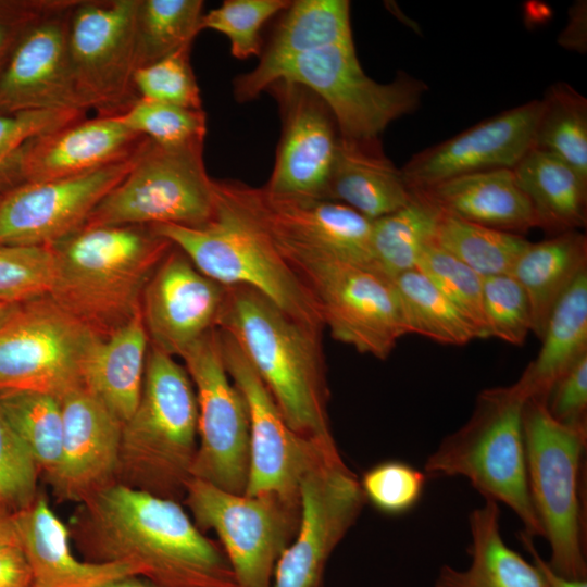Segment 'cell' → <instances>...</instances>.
I'll return each instance as SVG.
<instances>
[{
    "label": "cell",
    "instance_id": "8992f818",
    "mask_svg": "<svg viewBox=\"0 0 587 587\" xmlns=\"http://www.w3.org/2000/svg\"><path fill=\"white\" fill-rule=\"evenodd\" d=\"M216 187V210L202 227L150 228L183 251L205 276L225 286L250 287L294 319L323 329L320 312L296 273L249 215Z\"/></svg>",
    "mask_w": 587,
    "mask_h": 587
},
{
    "label": "cell",
    "instance_id": "f6af8a7d",
    "mask_svg": "<svg viewBox=\"0 0 587 587\" xmlns=\"http://www.w3.org/2000/svg\"><path fill=\"white\" fill-rule=\"evenodd\" d=\"M190 48H183L152 64L138 67L134 74L138 97L202 110L200 88L190 64Z\"/></svg>",
    "mask_w": 587,
    "mask_h": 587
},
{
    "label": "cell",
    "instance_id": "9a60e30c",
    "mask_svg": "<svg viewBox=\"0 0 587 587\" xmlns=\"http://www.w3.org/2000/svg\"><path fill=\"white\" fill-rule=\"evenodd\" d=\"M218 330L226 371L242 395L249 416V473L243 495L300 504V484L324 455H340L295 433L253 366L226 333Z\"/></svg>",
    "mask_w": 587,
    "mask_h": 587
},
{
    "label": "cell",
    "instance_id": "d590c367",
    "mask_svg": "<svg viewBox=\"0 0 587 587\" xmlns=\"http://www.w3.org/2000/svg\"><path fill=\"white\" fill-rule=\"evenodd\" d=\"M540 100L534 149L557 155L587 182V99L570 84L558 82Z\"/></svg>",
    "mask_w": 587,
    "mask_h": 587
},
{
    "label": "cell",
    "instance_id": "7402d4cb",
    "mask_svg": "<svg viewBox=\"0 0 587 587\" xmlns=\"http://www.w3.org/2000/svg\"><path fill=\"white\" fill-rule=\"evenodd\" d=\"M227 287L201 273L174 247L159 263L141 298V315L149 342L182 355L216 328Z\"/></svg>",
    "mask_w": 587,
    "mask_h": 587
},
{
    "label": "cell",
    "instance_id": "5bb4252c",
    "mask_svg": "<svg viewBox=\"0 0 587 587\" xmlns=\"http://www.w3.org/2000/svg\"><path fill=\"white\" fill-rule=\"evenodd\" d=\"M180 359L198 405L199 444L191 477L243 495L249 473V416L246 401L226 371L217 328Z\"/></svg>",
    "mask_w": 587,
    "mask_h": 587
},
{
    "label": "cell",
    "instance_id": "f546056e",
    "mask_svg": "<svg viewBox=\"0 0 587 587\" xmlns=\"http://www.w3.org/2000/svg\"><path fill=\"white\" fill-rule=\"evenodd\" d=\"M471 564L466 570L442 565L434 587H546L538 567L511 549L500 533V508L492 500L469 517Z\"/></svg>",
    "mask_w": 587,
    "mask_h": 587
},
{
    "label": "cell",
    "instance_id": "3957f363",
    "mask_svg": "<svg viewBox=\"0 0 587 587\" xmlns=\"http://www.w3.org/2000/svg\"><path fill=\"white\" fill-rule=\"evenodd\" d=\"M49 297L104 339L140 312L143 290L173 248L150 226L83 227L51 246Z\"/></svg>",
    "mask_w": 587,
    "mask_h": 587
},
{
    "label": "cell",
    "instance_id": "ba28073f",
    "mask_svg": "<svg viewBox=\"0 0 587 587\" xmlns=\"http://www.w3.org/2000/svg\"><path fill=\"white\" fill-rule=\"evenodd\" d=\"M523 430L528 494L551 548L548 564L586 579L579 478L587 432L555 421L537 398L525 402Z\"/></svg>",
    "mask_w": 587,
    "mask_h": 587
},
{
    "label": "cell",
    "instance_id": "83f0119b",
    "mask_svg": "<svg viewBox=\"0 0 587 587\" xmlns=\"http://www.w3.org/2000/svg\"><path fill=\"white\" fill-rule=\"evenodd\" d=\"M444 213L521 235L538 227L533 205L511 168L458 176L420 190Z\"/></svg>",
    "mask_w": 587,
    "mask_h": 587
},
{
    "label": "cell",
    "instance_id": "c3c4849f",
    "mask_svg": "<svg viewBox=\"0 0 587 587\" xmlns=\"http://www.w3.org/2000/svg\"><path fill=\"white\" fill-rule=\"evenodd\" d=\"M85 114L68 110H26L0 114V192L5 193V171L25 143L84 118Z\"/></svg>",
    "mask_w": 587,
    "mask_h": 587
},
{
    "label": "cell",
    "instance_id": "277c9868",
    "mask_svg": "<svg viewBox=\"0 0 587 587\" xmlns=\"http://www.w3.org/2000/svg\"><path fill=\"white\" fill-rule=\"evenodd\" d=\"M197 436V398L185 366L150 345L138 404L122 427L116 483L179 502Z\"/></svg>",
    "mask_w": 587,
    "mask_h": 587
},
{
    "label": "cell",
    "instance_id": "f5cc1de1",
    "mask_svg": "<svg viewBox=\"0 0 587 587\" xmlns=\"http://www.w3.org/2000/svg\"><path fill=\"white\" fill-rule=\"evenodd\" d=\"M559 42L567 48L584 52L586 49V2H576L570 11V21Z\"/></svg>",
    "mask_w": 587,
    "mask_h": 587
},
{
    "label": "cell",
    "instance_id": "9c48e42d",
    "mask_svg": "<svg viewBox=\"0 0 587 587\" xmlns=\"http://www.w3.org/2000/svg\"><path fill=\"white\" fill-rule=\"evenodd\" d=\"M203 145L165 147L146 137L128 173L96 205L84 227L207 225L215 214L217 195L204 166Z\"/></svg>",
    "mask_w": 587,
    "mask_h": 587
},
{
    "label": "cell",
    "instance_id": "1f68e13d",
    "mask_svg": "<svg viewBox=\"0 0 587 587\" xmlns=\"http://www.w3.org/2000/svg\"><path fill=\"white\" fill-rule=\"evenodd\" d=\"M541 340L536 359L516 382L527 400L546 401L557 380L587 353V270L553 307Z\"/></svg>",
    "mask_w": 587,
    "mask_h": 587
},
{
    "label": "cell",
    "instance_id": "cb8c5ba5",
    "mask_svg": "<svg viewBox=\"0 0 587 587\" xmlns=\"http://www.w3.org/2000/svg\"><path fill=\"white\" fill-rule=\"evenodd\" d=\"M61 404V460L48 482L55 497L82 504L116 483L123 423L83 386Z\"/></svg>",
    "mask_w": 587,
    "mask_h": 587
},
{
    "label": "cell",
    "instance_id": "8fae6325",
    "mask_svg": "<svg viewBox=\"0 0 587 587\" xmlns=\"http://www.w3.org/2000/svg\"><path fill=\"white\" fill-rule=\"evenodd\" d=\"M99 339L49 296L20 304L0 326V391L63 398L83 386V367Z\"/></svg>",
    "mask_w": 587,
    "mask_h": 587
},
{
    "label": "cell",
    "instance_id": "44dd1931",
    "mask_svg": "<svg viewBox=\"0 0 587 587\" xmlns=\"http://www.w3.org/2000/svg\"><path fill=\"white\" fill-rule=\"evenodd\" d=\"M76 0L63 2L35 22L0 70V114L26 110L86 112L74 82L67 25Z\"/></svg>",
    "mask_w": 587,
    "mask_h": 587
},
{
    "label": "cell",
    "instance_id": "30bf717a",
    "mask_svg": "<svg viewBox=\"0 0 587 587\" xmlns=\"http://www.w3.org/2000/svg\"><path fill=\"white\" fill-rule=\"evenodd\" d=\"M276 82L304 86L327 107L339 136L374 139L394 121L417 110L427 85L407 73L387 84L369 77L353 40L335 43L286 61L265 78L262 91Z\"/></svg>",
    "mask_w": 587,
    "mask_h": 587
},
{
    "label": "cell",
    "instance_id": "ab89813d",
    "mask_svg": "<svg viewBox=\"0 0 587 587\" xmlns=\"http://www.w3.org/2000/svg\"><path fill=\"white\" fill-rule=\"evenodd\" d=\"M416 270L470 322L478 338H488L483 314V277L434 243L427 245Z\"/></svg>",
    "mask_w": 587,
    "mask_h": 587
},
{
    "label": "cell",
    "instance_id": "836d02e7",
    "mask_svg": "<svg viewBox=\"0 0 587 587\" xmlns=\"http://www.w3.org/2000/svg\"><path fill=\"white\" fill-rule=\"evenodd\" d=\"M403 208L372 221L375 266L389 278L416 268L423 249L433 243L442 211L422 191Z\"/></svg>",
    "mask_w": 587,
    "mask_h": 587
},
{
    "label": "cell",
    "instance_id": "4fadbf2b",
    "mask_svg": "<svg viewBox=\"0 0 587 587\" xmlns=\"http://www.w3.org/2000/svg\"><path fill=\"white\" fill-rule=\"evenodd\" d=\"M138 0H76L70 11L67 50L77 92L100 117L124 114L139 99L136 14Z\"/></svg>",
    "mask_w": 587,
    "mask_h": 587
},
{
    "label": "cell",
    "instance_id": "8d00e7d4",
    "mask_svg": "<svg viewBox=\"0 0 587 587\" xmlns=\"http://www.w3.org/2000/svg\"><path fill=\"white\" fill-rule=\"evenodd\" d=\"M391 280L408 334L452 346L478 338L470 322L419 270L407 271Z\"/></svg>",
    "mask_w": 587,
    "mask_h": 587
},
{
    "label": "cell",
    "instance_id": "680465c9",
    "mask_svg": "<svg viewBox=\"0 0 587 587\" xmlns=\"http://www.w3.org/2000/svg\"><path fill=\"white\" fill-rule=\"evenodd\" d=\"M2 196H3V193L0 192V199H1Z\"/></svg>",
    "mask_w": 587,
    "mask_h": 587
},
{
    "label": "cell",
    "instance_id": "7bdbcfd3",
    "mask_svg": "<svg viewBox=\"0 0 587 587\" xmlns=\"http://www.w3.org/2000/svg\"><path fill=\"white\" fill-rule=\"evenodd\" d=\"M288 0H226L201 18V30L212 29L225 35L230 53L245 60L261 54L260 32L278 12L285 11Z\"/></svg>",
    "mask_w": 587,
    "mask_h": 587
},
{
    "label": "cell",
    "instance_id": "ffe728a7",
    "mask_svg": "<svg viewBox=\"0 0 587 587\" xmlns=\"http://www.w3.org/2000/svg\"><path fill=\"white\" fill-rule=\"evenodd\" d=\"M541 100L503 111L415 153L401 168L410 190L495 168H513L532 149Z\"/></svg>",
    "mask_w": 587,
    "mask_h": 587
},
{
    "label": "cell",
    "instance_id": "e575fe53",
    "mask_svg": "<svg viewBox=\"0 0 587 587\" xmlns=\"http://www.w3.org/2000/svg\"><path fill=\"white\" fill-rule=\"evenodd\" d=\"M0 410L32 452L47 480L57 472L62 452L61 399L35 390L0 391Z\"/></svg>",
    "mask_w": 587,
    "mask_h": 587
},
{
    "label": "cell",
    "instance_id": "db71d44e",
    "mask_svg": "<svg viewBox=\"0 0 587 587\" xmlns=\"http://www.w3.org/2000/svg\"><path fill=\"white\" fill-rule=\"evenodd\" d=\"M520 540L533 558L534 564L540 571L546 587H587L586 579H572L554 572L548 562L544 560L535 548L533 537L521 532Z\"/></svg>",
    "mask_w": 587,
    "mask_h": 587
},
{
    "label": "cell",
    "instance_id": "52a82bcc",
    "mask_svg": "<svg viewBox=\"0 0 587 587\" xmlns=\"http://www.w3.org/2000/svg\"><path fill=\"white\" fill-rule=\"evenodd\" d=\"M273 246L309 291L335 340L385 360L408 334L392 280L376 267L322 250Z\"/></svg>",
    "mask_w": 587,
    "mask_h": 587
},
{
    "label": "cell",
    "instance_id": "bcb514c9",
    "mask_svg": "<svg viewBox=\"0 0 587 587\" xmlns=\"http://www.w3.org/2000/svg\"><path fill=\"white\" fill-rule=\"evenodd\" d=\"M426 480L423 471L403 461L387 460L366 470L359 483L365 501L376 510L400 515L419 503Z\"/></svg>",
    "mask_w": 587,
    "mask_h": 587
},
{
    "label": "cell",
    "instance_id": "ac0fdd59",
    "mask_svg": "<svg viewBox=\"0 0 587 587\" xmlns=\"http://www.w3.org/2000/svg\"><path fill=\"white\" fill-rule=\"evenodd\" d=\"M136 153L79 176L25 183L3 193L0 245L51 247L78 232L128 173Z\"/></svg>",
    "mask_w": 587,
    "mask_h": 587
},
{
    "label": "cell",
    "instance_id": "6f0895ef",
    "mask_svg": "<svg viewBox=\"0 0 587 587\" xmlns=\"http://www.w3.org/2000/svg\"><path fill=\"white\" fill-rule=\"evenodd\" d=\"M18 305L0 301V326L9 320Z\"/></svg>",
    "mask_w": 587,
    "mask_h": 587
},
{
    "label": "cell",
    "instance_id": "7c38bea8",
    "mask_svg": "<svg viewBox=\"0 0 587 587\" xmlns=\"http://www.w3.org/2000/svg\"><path fill=\"white\" fill-rule=\"evenodd\" d=\"M183 500L198 528L217 535L238 587H272L276 563L297 533L300 504L232 494L193 477Z\"/></svg>",
    "mask_w": 587,
    "mask_h": 587
},
{
    "label": "cell",
    "instance_id": "d6986e66",
    "mask_svg": "<svg viewBox=\"0 0 587 587\" xmlns=\"http://www.w3.org/2000/svg\"><path fill=\"white\" fill-rule=\"evenodd\" d=\"M277 100L282 136L265 186L276 196L325 200L339 133L325 103L302 85L276 82L266 91Z\"/></svg>",
    "mask_w": 587,
    "mask_h": 587
},
{
    "label": "cell",
    "instance_id": "7dc6e473",
    "mask_svg": "<svg viewBox=\"0 0 587 587\" xmlns=\"http://www.w3.org/2000/svg\"><path fill=\"white\" fill-rule=\"evenodd\" d=\"M39 467L0 410V507L10 512L28 508L37 498Z\"/></svg>",
    "mask_w": 587,
    "mask_h": 587
},
{
    "label": "cell",
    "instance_id": "484cf974",
    "mask_svg": "<svg viewBox=\"0 0 587 587\" xmlns=\"http://www.w3.org/2000/svg\"><path fill=\"white\" fill-rule=\"evenodd\" d=\"M350 40L353 38L349 1H291L258 65L235 78L234 97L241 103L252 101L263 92V83L268 74L282 63Z\"/></svg>",
    "mask_w": 587,
    "mask_h": 587
},
{
    "label": "cell",
    "instance_id": "9f6ffc18",
    "mask_svg": "<svg viewBox=\"0 0 587 587\" xmlns=\"http://www.w3.org/2000/svg\"><path fill=\"white\" fill-rule=\"evenodd\" d=\"M138 575L124 576L112 579L100 587H155L147 579H139Z\"/></svg>",
    "mask_w": 587,
    "mask_h": 587
},
{
    "label": "cell",
    "instance_id": "816d5d0a",
    "mask_svg": "<svg viewBox=\"0 0 587 587\" xmlns=\"http://www.w3.org/2000/svg\"><path fill=\"white\" fill-rule=\"evenodd\" d=\"M33 576L17 541L0 544V587H32Z\"/></svg>",
    "mask_w": 587,
    "mask_h": 587
},
{
    "label": "cell",
    "instance_id": "681fc988",
    "mask_svg": "<svg viewBox=\"0 0 587 587\" xmlns=\"http://www.w3.org/2000/svg\"><path fill=\"white\" fill-rule=\"evenodd\" d=\"M546 408L555 421L587 432V353L557 380L546 399Z\"/></svg>",
    "mask_w": 587,
    "mask_h": 587
},
{
    "label": "cell",
    "instance_id": "5b68a950",
    "mask_svg": "<svg viewBox=\"0 0 587 587\" xmlns=\"http://www.w3.org/2000/svg\"><path fill=\"white\" fill-rule=\"evenodd\" d=\"M526 396L514 383L483 390L469 421L428 455L427 478L464 477L485 498L508 505L524 533L544 537L527 486L523 410Z\"/></svg>",
    "mask_w": 587,
    "mask_h": 587
},
{
    "label": "cell",
    "instance_id": "74e56055",
    "mask_svg": "<svg viewBox=\"0 0 587 587\" xmlns=\"http://www.w3.org/2000/svg\"><path fill=\"white\" fill-rule=\"evenodd\" d=\"M433 243L482 277L510 274L529 241L522 235L441 213Z\"/></svg>",
    "mask_w": 587,
    "mask_h": 587
},
{
    "label": "cell",
    "instance_id": "11a10c76",
    "mask_svg": "<svg viewBox=\"0 0 587 587\" xmlns=\"http://www.w3.org/2000/svg\"><path fill=\"white\" fill-rule=\"evenodd\" d=\"M17 540L13 512L0 507V544Z\"/></svg>",
    "mask_w": 587,
    "mask_h": 587
},
{
    "label": "cell",
    "instance_id": "f35d334b",
    "mask_svg": "<svg viewBox=\"0 0 587 587\" xmlns=\"http://www.w3.org/2000/svg\"><path fill=\"white\" fill-rule=\"evenodd\" d=\"M201 0H138L137 68L191 47L201 30Z\"/></svg>",
    "mask_w": 587,
    "mask_h": 587
},
{
    "label": "cell",
    "instance_id": "2e32d148",
    "mask_svg": "<svg viewBox=\"0 0 587 587\" xmlns=\"http://www.w3.org/2000/svg\"><path fill=\"white\" fill-rule=\"evenodd\" d=\"M365 502L342 458L321 457L301 480L298 529L276 563L272 587H322L333 551Z\"/></svg>",
    "mask_w": 587,
    "mask_h": 587
},
{
    "label": "cell",
    "instance_id": "4316f807",
    "mask_svg": "<svg viewBox=\"0 0 587 587\" xmlns=\"http://www.w3.org/2000/svg\"><path fill=\"white\" fill-rule=\"evenodd\" d=\"M412 197L401 168L384 153L379 138L339 136L325 200L345 204L375 221L403 208Z\"/></svg>",
    "mask_w": 587,
    "mask_h": 587
},
{
    "label": "cell",
    "instance_id": "f1b7e54d",
    "mask_svg": "<svg viewBox=\"0 0 587 587\" xmlns=\"http://www.w3.org/2000/svg\"><path fill=\"white\" fill-rule=\"evenodd\" d=\"M149 346L140 310L126 325L99 339L83 367V387L122 423L138 404Z\"/></svg>",
    "mask_w": 587,
    "mask_h": 587
},
{
    "label": "cell",
    "instance_id": "603a6c76",
    "mask_svg": "<svg viewBox=\"0 0 587 587\" xmlns=\"http://www.w3.org/2000/svg\"><path fill=\"white\" fill-rule=\"evenodd\" d=\"M145 138L117 117L80 118L25 143L5 171V192L25 183L75 177L120 162L133 155Z\"/></svg>",
    "mask_w": 587,
    "mask_h": 587
},
{
    "label": "cell",
    "instance_id": "f907efd6",
    "mask_svg": "<svg viewBox=\"0 0 587 587\" xmlns=\"http://www.w3.org/2000/svg\"><path fill=\"white\" fill-rule=\"evenodd\" d=\"M63 0H0V70L27 29Z\"/></svg>",
    "mask_w": 587,
    "mask_h": 587
},
{
    "label": "cell",
    "instance_id": "4dcf8cb0",
    "mask_svg": "<svg viewBox=\"0 0 587 587\" xmlns=\"http://www.w3.org/2000/svg\"><path fill=\"white\" fill-rule=\"evenodd\" d=\"M584 270H587V238L578 230L529 242L520 254L510 275L526 294L532 332L538 338L544 335L553 307Z\"/></svg>",
    "mask_w": 587,
    "mask_h": 587
},
{
    "label": "cell",
    "instance_id": "60d3db41",
    "mask_svg": "<svg viewBox=\"0 0 587 587\" xmlns=\"http://www.w3.org/2000/svg\"><path fill=\"white\" fill-rule=\"evenodd\" d=\"M116 117L134 133L165 147L204 142L207 135V115L203 110L141 98Z\"/></svg>",
    "mask_w": 587,
    "mask_h": 587
},
{
    "label": "cell",
    "instance_id": "d6a6232c",
    "mask_svg": "<svg viewBox=\"0 0 587 587\" xmlns=\"http://www.w3.org/2000/svg\"><path fill=\"white\" fill-rule=\"evenodd\" d=\"M512 171L533 205L538 227L558 235L586 226L587 182L571 165L532 149Z\"/></svg>",
    "mask_w": 587,
    "mask_h": 587
},
{
    "label": "cell",
    "instance_id": "6da1fadb",
    "mask_svg": "<svg viewBox=\"0 0 587 587\" xmlns=\"http://www.w3.org/2000/svg\"><path fill=\"white\" fill-rule=\"evenodd\" d=\"M72 521L87 561L136 562L155 587H238L222 547L178 501L115 483L83 502Z\"/></svg>",
    "mask_w": 587,
    "mask_h": 587
},
{
    "label": "cell",
    "instance_id": "ee69618b",
    "mask_svg": "<svg viewBox=\"0 0 587 587\" xmlns=\"http://www.w3.org/2000/svg\"><path fill=\"white\" fill-rule=\"evenodd\" d=\"M483 314L487 337L521 346L532 332L526 294L510 274L483 277Z\"/></svg>",
    "mask_w": 587,
    "mask_h": 587
},
{
    "label": "cell",
    "instance_id": "d4e9b609",
    "mask_svg": "<svg viewBox=\"0 0 587 587\" xmlns=\"http://www.w3.org/2000/svg\"><path fill=\"white\" fill-rule=\"evenodd\" d=\"M18 542L29 563L32 587H100L124 576L143 575L129 560L79 561L70 546V529L52 511L43 496L14 512Z\"/></svg>",
    "mask_w": 587,
    "mask_h": 587
},
{
    "label": "cell",
    "instance_id": "e0dca14e",
    "mask_svg": "<svg viewBox=\"0 0 587 587\" xmlns=\"http://www.w3.org/2000/svg\"><path fill=\"white\" fill-rule=\"evenodd\" d=\"M217 184L271 242L322 250L376 267L371 245L372 221L351 208L329 200L276 196L264 187L238 180Z\"/></svg>",
    "mask_w": 587,
    "mask_h": 587
},
{
    "label": "cell",
    "instance_id": "7a4b0ae2",
    "mask_svg": "<svg viewBox=\"0 0 587 587\" xmlns=\"http://www.w3.org/2000/svg\"><path fill=\"white\" fill-rule=\"evenodd\" d=\"M216 328L240 347L295 433L337 448L328 416L323 329L294 319L246 286L227 287Z\"/></svg>",
    "mask_w": 587,
    "mask_h": 587
},
{
    "label": "cell",
    "instance_id": "b9f144b4",
    "mask_svg": "<svg viewBox=\"0 0 587 587\" xmlns=\"http://www.w3.org/2000/svg\"><path fill=\"white\" fill-rule=\"evenodd\" d=\"M53 278L51 247L0 245V301L22 304L49 296Z\"/></svg>",
    "mask_w": 587,
    "mask_h": 587
}]
</instances>
